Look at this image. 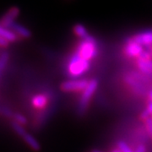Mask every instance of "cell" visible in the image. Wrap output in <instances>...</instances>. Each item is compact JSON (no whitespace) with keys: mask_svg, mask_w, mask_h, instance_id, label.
<instances>
[{"mask_svg":"<svg viewBox=\"0 0 152 152\" xmlns=\"http://www.w3.org/2000/svg\"><path fill=\"white\" fill-rule=\"evenodd\" d=\"M117 147L122 152H134L129 145L124 141H118L117 143Z\"/></svg>","mask_w":152,"mask_h":152,"instance_id":"obj_17","label":"cell"},{"mask_svg":"<svg viewBox=\"0 0 152 152\" xmlns=\"http://www.w3.org/2000/svg\"><path fill=\"white\" fill-rule=\"evenodd\" d=\"M148 100H149V102H152V90L150 91V92L148 93Z\"/></svg>","mask_w":152,"mask_h":152,"instance_id":"obj_21","label":"cell"},{"mask_svg":"<svg viewBox=\"0 0 152 152\" xmlns=\"http://www.w3.org/2000/svg\"><path fill=\"white\" fill-rule=\"evenodd\" d=\"M134 152H146V147L144 145L140 144V145H139L138 146L136 147Z\"/></svg>","mask_w":152,"mask_h":152,"instance_id":"obj_19","label":"cell"},{"mask_svg":"<svg viewBox=\"0 0 152 152\" xmlns=\"http://www.w3.org/2000/svg\"><path fill=\"white\" fill-rule=\"evenodd\" d=\"M145 50H147L149 53H150V54H151V58H152V46H150V47H146L145 48Z\"/></svg>","mask_w":152,"mask_h":152,"instance_id":"obj_22","label":"cell"},{"mask_svg":"<svg viewBox=\"0 0 152 152\" xmlns=\"http://www.w3.org/2000/svg\"><path fill=\"white\" fill-rule=\"evenodd\" d=\"M98 80L92 79L89 81V84L87 87L82 91L81 97L79 101L78 104V113L80 115H83L86 113L88 108L89 103L92 98L93 95L95 94L96 91L97 90L98 87Z\"/></svg>","mask_w":152,"mask_h":152,"instance_id":"obj_3","label":"cell"},{"mask_svg":"<svg viewBox=\"0 0 152 152\" xmlns=\"http://www.w3.org/2000/svg\"><path fill=\"white\" fill-rule=\"evenodd\" d=\"M10 30L12 31H14V32L20 38L29 39V38L31 37V36H32L31 31L27 27H26L22 24L17 23V22H15L12 25V26L10 27Z\"/></svg>","mask_w":152,"mask_h":152,"instance_id":"obj_8","label":"cell"},{"mask_svg":"<svg viewBox=\"0 0 152 152\" xmlns=\"http://www.w3.org/2000/svg\"><path fill=\"white\" fill-rule=\"evenodd\" d=\"M0 37L7 40L9 42H16L19 40V37L14 31L8 28L4 27L0 25Z\"/></svg>","mask_w":152,"mask_h":152,"instance_id":"obj_10","label":"cell"},{"mask_svg":"<svg viewBox=\"0 0 152 152\" xmlns=\"http://www.w3.org/2000/svg\"><path fill=\"white\" fill-rule=\"evenodd\" d=\"M91 152H104V151H100V150H97V149H94L92 150Z\"/></svg>","mask_w":152,"mask_h":152,"instance_id":"obj_24","label":"cell"},{"mask_svg":"<svg viewBox=\"0 0 152 152\" xmlns=\"http://www.w3.org/2000/svg\"><path fill=\"white\" fill-rule=\"evenodd\" d=\"M11 126H12V128L14 129V130L15 131V133H16L17 134L20 136L21 138H23L24 135L27 133V131L25 129V128H24L22 125L19 124L16 122H13V123L11 124Z\"/></svg>","mask_w":152,"mask_h":152,"instance_id":"obj_15","label":"cell"},{"mask_svg":"<svg viewBox=\"0 0 152 152\" xmlns=\"http://www.w3.org/2000/svg\"><path fill=\"white\" fill-rule=\"evenodd\" d=\"M20 14V10L16 6H13L4 13V15L0 19V25L10 30L12 25L15 22V20Z\"/></svg>","mask_w":152,"mask_h":152,"instance_id":"obj_6","label":"cell"},{"mask_svg":"<svg viewBox=\"0 0 152 152\" xmlns=\"http://www.w3.org/2000/svg\"><path fill=\"white\" fill-rule=\"evenodd\" d=\"M10 59V53L7 52H4L2 54L0 55V78L3 75L4 71L5 70L7 64Z\"/></svg>","mask_w":152,"mask_h":152,"instance_id":"obj_14","label":"cell"},{"mask_svg":"<svg viewBox=\"0 0 152 152\" xmlns=\"http://www.w3.org/2000/svg\"><path fill=\"white\" fill-rule=\"evenodd\" d=\"M49 98L48 96L44 94H37L34 96L31 99V105L34 108L36 109H43L48 104Z\"/></svg>","mask_w":152,"mask_h":152,"instance_id":"obj_9","label":"cell"},{"mask_svg":"<svg viewBox=\"0 0 152 152\" xmlns=\"http://www.w3.org/2000/svg\"><path fill=\"white\" fill-rule=\"evenodd\" d=\"M111 152H122L121 151H120L119 149L118 148V147H116V148H113L112 151H111Z\"/></svg>","mask_w":152,"mask_h":152,"instance_id":"obj_23","label":"cell"},{"mask_svg":"<svg viewBox=\"0 0 152 152\" xmlns=\"http://www.w3.org/2000/svg\"><path fill=\"white\" fill-rule=\"evenodd\" d=\"M22 139L25 140V142L32 149L33 151H38L41 150V145H40V144H39L37 140L34 136L31 135V134H29L28 132L24 135V137Z\"/></svg>","mask_w":152,"mask_h":152,"instance_id":"obj_13","label":"cell"},{"mask_svg":"<svg viewBox=\"0 0 152 152\" xmlns=\"http://www.w3.org/2000/svg\"><path fill=\"white\" fill-rule=\"evenodd\" d=\"M73 32L77 37L80 40H84L90 35L87 28L83 24H76L73 26Z\"/></svg>","mask_w":152,"mask_h":152,"instance_id":"obj_12","label":"cell"},{"mask_svg":"<svg viewBox=\"0 0 152 152\" xmlns=\"http://www.w3.org/2000/svg\"><path fill=\"white\" fill-rule=\"evenodd\" d=\"M88 80H68L63 82L60 85V89L64 92H80L83 91L89 84Z\"/></svg>","mask_w":152,"mask_h":152,"instance_id":"obj_4","label":"cell"},{"mask_svg":"<svg viewBox=\"0 0 152 152\" xmlns=\"http://www.w3.org/2000/svg\"><path fill=\"white\" fill-rule=\"evenodd\" d=\"M137 67L143 74L148 76H152V60L137 61Z\"/></svg>","mask_w":152,"mask_h":152,"instance_id":"obj_11","label":"cell"},{"mask_svg":"<svg viewBox=\"0 0 152 152\" xmlns=\"http://www.w3.org/2000/svg\"><path fill=\"white\" fill-rule=\"evenodd\" d=\"M75 53L87 61L94 59L98 53L97 42L96 38L90 34L86 39L81 40L77 45Z\"/></svg>","mask_w":152,"mask_h":152,"instance_id":"obj_1","label":"cell"},{"mask_svg":"<svg viewBox=\"0 0 152 152\" xmlns=\"http://www.w3.org/2000/svg\"><path fill=\"white\" fill-rule=\"evenodd\" d=\"M90 67V61L82 58L81 57L75 53L68 61L67 71L71 77H80L88 72Z\"/></svg>","mask_w":152,"mask_h":152,"instance_id":"obj_2","label":"cell"},{"mask_svg":"<svg viewBox=\"0 0 152 152\" xmlns=\"http://www.w3.org/2000/svg\"><path fill=\"white\" fill-rule=\"evenodd\" d=\"M129 38L131 41L140 44L141 46H144L145 48L150 47V46H152V30L143 31L141 32L137 33Z\"/></svg>","mask_w":152,"mask_h":152,"instance_id":"obj_7","label":"cell"},{"mask_svg":"<svg viewBox=\"0 0 152 152\" xmlns=\"http://www.w3.org/2000/svg\"><path fill=\"white\" fill-rule=\"evenodd\" d=\"M13 118H15V122L18 123L19 124L22 125V126L27 124V118H26L24 115H22V114L18 113H14Z\"/></svg>","mask_w":152,"mask_h":152,"instance_id":"obj_16","label":"cell"},{"mask_svg":"<svg viewBox=\"0 0 152 152\" xmlns=\"http://www.w3.org/2000/svg\"><path fill=\"white\" fill-rule=\"evenodd\" d=\"M145 126L146 129L147 133L150 136V138L152 140V118H149L145 122Z\"/></svg>","mask_w":152,"mask_h":152,"instance_id":"obj_18","label":"cell"},{"mask_svg":"<svg viewBox=\"0 0 152 152\" xmlns=\"http://www.w3.org/2000/svg\"><path fill=\"white\" fill-rule=\"evenodd\" d=\"M144 47L131 41L129 38L125 42L124 48V53L129 58H138L141 53L144 52Z\"/></svg>","mask_w":152,"mask_h":152,"instance_id":"obj_5","label":"cell"},{"mask_svg":"<svg viewBox=\"0 0 152 152\" xmlns=\"http://www.w3.org/2000/svg\"><path fill=\"white\" fill-rule=\"evenodd\" d=\"M145 110L148 112V113L152 116V102H148Z\"/></svg>","mask_w":152,"mask_h":152,"instance_id":"obj_20","label":"cell"}]
</instances>
